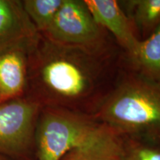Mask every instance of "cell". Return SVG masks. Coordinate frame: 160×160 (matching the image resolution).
Masks as SVG:
<instances>
[{"mask_svg":"<svg viewBox=\"0 0 160 160\" xmlns=\"http://www.w3.org/2000/svg\"><path fill=\"white\" fill-rule=\"evenodd\" d=\"M96 23L108 29L132 56L139 41L132 31L128 19L115 0H85Z\"/></svg>","mask_w":160,"mask_h":160,"instance_id":"obj_7","label":"cell"},{"mask_svg":"<svg viewBox=\"0 0 160 160\" xmlns=\"http://www.w3.org/2000/svg\"><path fill=\"white\" fill-rule=\"evenodd\" d=\"M45 33L56 44L85 47L97 42L99 36L96 23L85 2L63 0Z\"/></svg>","mask_w":160,"mask_h":160,"instance_id":"obj_3","label":"cell"},{"mask_svg":"<svg viewBox=\"0 0 160 160\" xmlns=\"http://www.w3.org/2000/svg\"><path fill=\"white\" fill-rule=\"evenodd\" d=\"M124 160H160V150L139 146L125 154Z\"/></svg>","mask_w":160,"mask_h":160,"instance_id":"obj_13","label":"cell"},{"mask_svg":"<svg viewBox=\"0 0 160 160\" xmlns=\"http://www.w3.org/2000/svg\"><path fill=\"white\" fill-rule=\"evenodd\" d=\"M62 2L63 0H25L22 5L38 31L45 32Z\"/></svg>","mask_w":160,"mask_h":160,"instance_id":"obj_11","label":"cell"},{"mask_svg":"<svg viewBox=\"0 0 160 160\" xmlns=\"http://www.w3.org/2000/svg\"><path fill=\"white\" fill-rule=\"evenodd\" d=\"M130 2L140 27L145 30L157 28L160 24V0H136Z\"/></svg>","mask_w":160,"mask_h":160,"instance_id":"obj_12","label":"cell"},{"mask_svg":"<svg viewBox=\"0 0 160 160\" xmlns=\"http://www.w3.org/2000/svg\"><path fill=\"white\" fill-rule=\"evenodd\" d=\"M120 141L108 128L98 127L85 142L68 153L63 160H124Z\"/></svg>","mask_w":160,"mask_h":160,"instance_id":"obj_8","label":"cell"},{"mask_svg":"<svg viewBox=\"0 0 160 160\" xmlns=\"http://www.w3.org/2000/svg\"><path fill=\"white\" fill-rule=\"evenodd\" d=\"M0 160H1V159H0Z\"/></svg>","mask_w":160,"mask_h":160,"instance_id":"obj_15","label":"cell"},{"mask_svg":"<svg viewBox=\"0 0 160 160\" xmlns=\"http://www.w3.org/2000/svg\"><path fill=\"white\" fill-rule=\"evenodd\" d=\"M101 117L121 128L160 127V89L144 84L125 86L106 102Z\"/></svg>","mask_w":160,"mask_h":160,"instance_id":"obj_1","label":"cell"},{"mask_svg":"<svg viewBox=\"0 0 160 160\" xmlns=\"http://www.w3.org/2000/svg\"><path fill=\"white\" fill-rule=\"evenodd\" d=\"M98 126L80 118L61 112L44 116L37 132L39 160H61L85 142Z\"/></svg>","mask_w":160,"mask_h":160,"instance_id":"obj_2","label":"cell"},{"mask_svg":"<svg viewBox=\"0 0 160 160\" xmlns=\"http://www.w3.org/2000/svg\"><path fill=\"white\" fill-rule=\"evenodd\" d=\"M0 100H1V97H0Z\"/></svg>","mask_w":160,"mask_h":160,"instance_id":"obj_14","label":"cell"},{"mask_svg":"<svg viewBox=\"0 0 160 160\" xmlns=\"http://www.w3.org/2000/svg\"><path fill=\"white\" fill-rule=\"evenodd\" d=\"M132 57L143 71L160 82V24L145 41H139Z\"/></svg>","mask_w":160,"mask_h":160,"instance_id":"obj_10","label":"cell"},{"mask_svg":"<svg viewBox=\"0 0 160 160\" xmlns=\"http://www.w3.org/2000/svg\"><path fill=\"white\" fill-rule=\"evenodd\" d=\"M39 31L24 9L22 1L0 0V55L27 54L37 46Z\"/></svg>","mask_w":160,"mask_h":160,"instance_id":"obj_4","label":"cell"},{"mask_svg":"<svg viewBox=\"0 0 160 160\" xmlns=\"http://www.w3.org/2000/svg\"><path fill=\"white\" fill-rule=\"evenodd\" d=\"M41 76L48 89L62 97H78L88 87L89 80L84 70L65 57L46 60L41 69Z\"/></svg>","mask_w":160,"mask_h":160,"instance_id":"obj_6","label":"cell"},{"mask_svg":"<svg viewBox=\"0 0 160 160\" xmlns=\"http://www.w3.org/2000/svg\"><path fill=\"white\" fill-rule=\"evenodd\" d=\"M25 53L13 51L0 55L1 99L19 95L25 84Z\"/></svg>","mask_w":160,"mask_h":160,"instance_id":"obj_9","label":"cell"},{"mask_svg":"<svg viewBox=\"0 0 160 160\" xmlns=\"http://www.w3.org/2000/svg\"><path fill=\"white\" fill-rule=\"evenodd\" d=\"M38 106L25 100L0 102V151L17 153L31 139Z\"/></svg>","mask_w":160,"mask_h":160,"instance_id":"obj_5","label":"cell"}]
</instances>
